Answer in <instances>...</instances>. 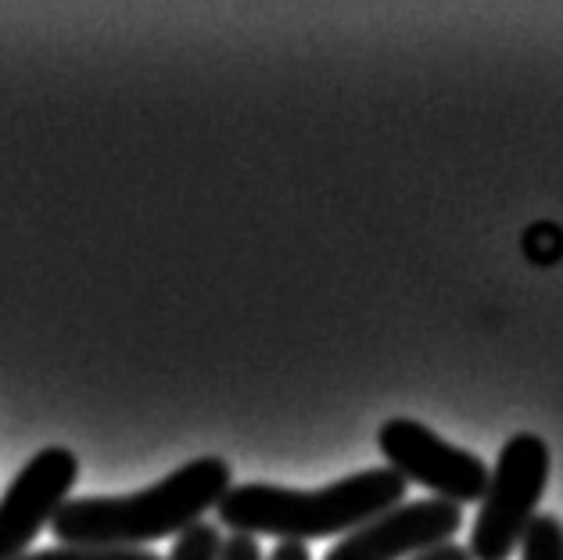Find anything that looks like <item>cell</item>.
<instances>
[{"instance_id":"cell-1","label":"cell","mask_w":563,"mask_h":560,"mask_svg":"<svg viewBox=\"0 0 563 560\" xmlns=\"http://www.w3.org/2000/svg\"><path fill=\"white\" fill-rule=\"evenodd\" d=\"M233 488V468L223 457H198L162 482L133 496L68 499L51 531L62 546H122L144 550V542L180 539L205 521L219 499Z\"/></svg>"},{"instance_id":"cell-2","label":"cell","mask_w":563,"mask_h":560,"mask_svg":"<svg viewBox=\"0 0 563 560\" xmlns=\"http://www.w3.org/2000/svg\"><path fill=\"white\" fill-rule=\"evenodd\" d=\"M406 477L391 468L355 471L316 493L249 482L233 485L216 503L219 525L233 536H277L280 542H309L327 536H349L384 510L406 499Z\"/></svg>"},{"instance_id":"cell-3","label":"cell","mask_w":563,"mask_h":560,"mask_svg":"<svg viewBox=\"0 0 563 560\" xmlns=\"http://www.w3.org/2000/svg\"><path fill=\"white\" fill-rule=\"evenodd\" d=\"M553 453L531 431L506 439L496 468L488 474L485 499L471 525V557L474 560H510L520 550V539L539 517V499L545 496Z\"/></svg>"},{"instance_id":"cell-4","label":"cell","mask_w":563,"mask_h":560,"mask_svg":"<svg viewBox=\"0 0 563 560\" xmlns=\"http://www.w3.org/2000/svg\"><path fill=\"white\" fill-rule=\"evenodd\" d=\"M377 446L388 468L398 471L406 482L431 488L438 499L456 503H481L488 488V463L471 449H460L434 435L428 425L413 417H391L377 431Z\"/></svg>"},{"instance_id":"cell-5","label":"cell","mask_w":563,"mask_h":560,"mask_svg":"<svg viewBox=\"0 0 563 560\" xmlns=\"http://www.w3.org/2000/svg\"><path fill=\"white\" fill-rule=\"evenodd\" d=\"M79 477V457L65 446H47L25 463L0 499V560H19L68 503Z\"/></svg>"},{"instance_id":"cell-6","label":"cell","mask_w":563,"mask_h":560,"mask_svg":"<svg viewBox=\"0 0 563 560\" xmlns=\"http://www.w3.org/2000/svg\"><path fill=\"white\" fill-rule=\"evenodd\" d=\"M463 528V507L445 499L398 503L363 528L341 536L323 560H413L434 546L452 542Z\"/></svg>"},{"instance_id":"cell-7","label":"cell","mask_w":563,"mask_h":560,"mask_svg":"<svg viewBox=\"0 0 563 560\" xmlns=\"http://www.w3.org/2000/svg\"><path fill=\"white\" fill-rule=\"evenodd\" d=\"M520 560H563V521L556 514H539L520 539Z\"/></svg>"},{"instance_id":"cell-8","label":"cell","mask_w":563,"mask_h":560,"mask_svg":"<svg viewBox=\"0 0 563 560\" xmlns=\"http://www.w3.org/2000/svg\"><path fill=\"white\" fill-rule=\"evenodd\" d=\"M19 560H166L155 550H122V546H51V550H33Z\"/></svg>"},{"instance_id":"cell-9","label":"cell","mask_w":563,"mask_h":560,"mask_svg":"<svg viewBox=\"0 0 563 560\" xmlns=\"http://www.w3.org/2000/svg\"><path fill=\"white\" fill-rule=\"evenodd\" d=\"M219 550H223L219 528L209 521H198L173 542V553H166V560H219Z\"/></svg>"},{"instance_id":"cell-10","label":"cell","mask_w":563,"mask_h":560,"mask_svg":"<svg viewBox=\"0 0 563 560\" xmlns=\"http://www.w3.org/2000/svg\"><path fill=\"white\" fill-rule=\"evenodd\" d=\"M219 560H263V550H258V542L252 536H230L223 539Z\"/></svg>"},{"instance_id":"cell-11","label":"cell","mask_w":563,"mask_h":560,"mask_svg":"<svg viewBox=\"0 0 563 560\" xmlns=\"http://www.w3.org/2000/svg\"><path fill=\"white\" fill-rule=\"evenodd\" d=\"M413 560H474V557H471V550H466V546L442 542V546H434V550L420 553V557H413Z\"/></svg>"},{"instance_id":"cell-12","label":"cell","mask_w":563,"mask_h":560,"mask_svg":"<svg viewBox=\"0 0 563 560\" xmlns=\"http://www.w3.org/2000/svg\"><path fill=\"white\" fill-rule=\"evenodd\" d=\"M266 560H312V553L306 542H277V550H273Z\"/></svg>"}]
</instances>
